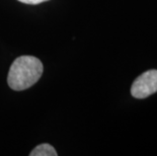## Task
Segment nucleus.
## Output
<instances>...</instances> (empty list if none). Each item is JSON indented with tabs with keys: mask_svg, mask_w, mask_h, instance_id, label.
<instances>
[{
	"mask_svg": "<svg viewBox=\"0 0 157 156\" xmlns=\"http://www.w3.org/2000/svg\"><path fill=\"white\" fill-rule=\"evenodd\" d=\"M157 92V70H148L134 81L131 93L136 98H146Z\"/></svg>",
	"mask_w": 157,
	"mask_h": 156,
	"instance_id": "f03ea898",
	"label": "nucleus"
},
{
	"mask_svg": "<svg viewBox=\"0 0 157 156\" xmlns=\"http://www.w3.org/2000/svg\"><path fill=\"white\" fill-rule=\"evenodd\" d=\"M42 74L43 64L38 58L34 56H21L11 64L7 82L13 90H23L36 83Z\"/></svg>",
	"mask_w": 157,
	"mask_h": 156,
	"instance_id": "f257e3e1",
	"label": "nucleus"
},
{
	"mask_svg": "<svg viewBox=\"0 0 157 156\" xmlns=\"http://www.w3.org/2000/svg\"><path fill=\"white\" fill-rule=\"evenodd\" d=\"M22 3H25V4H31V5H36V4H40L42 2L48 1V0H18Z\"/></svg>",
	"mask_w": 157,
	"mask_h": 156,
	"instance_id": "20e7f679",
	"label": "nucleus"
},
{
	"mask_svg": "<svg viewBox=\"0 0 157 156\" xmlns=\"http://www.w3.org/2000/svg\"><path fill=\"white\" fill-rule=\"evenodd\" d=\"M31 156H57L58 153L56 152V149L50 144H41L32 150L29 153Z\"/></svg>",
	"mask_w": 157,
	"mask_h": 156,
	"instance_id": "7ed1b4c3",
	"label": "nucleus"
}]
</instances>
